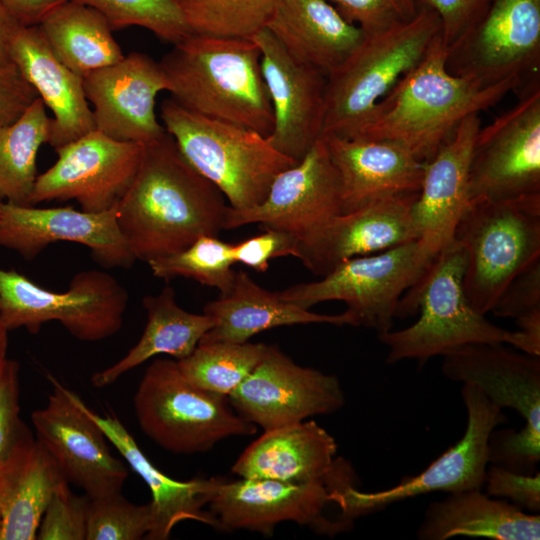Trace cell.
I'll list each match as a JSON object with an SVG mask.
<instances>
[{
  "mask_svg": "<svg viewBox=\"0 0 540 540\" xmlns=\"http://www.w3.org/2000/svg\"><path fill=\"white\" fill-rule=\"evenodd\" d=\"M142 303L147 322L140 339L118 362L94 373L93 386L111 385L124 373L157 355L166 354L175 360L186 358L215 324L205 313L194 314L181 308L170 286L157 295L145 296Z\"/></svg>",
  "mask_w": 540,
  "mask_h": 540,
  "instance_id": "obj_33",
  "label": "cell"
},
{
  "mask_svg": "<svg viewBox=\"0 0 540 540\" xmlns=\"http://www.w3.org/2000/svg\"><path fill=\"white\" fill-rule=\"evenodd\" d=\"M340 183L341 213L399 195L418 193L424 162L392 142L321 136Z\"/></svg>",
  "mask_w": 540,
  "mask_h": 540,
  "instance_id": "obj_24",
  "label": "cell"
},
{
  "mask_svg": "<svg viewBox=\"0 0 540 540\" xmlns=\"http://www.w3.org/2000/svg\"><path fill=\"white\" fill-rule=\"evenodd\" d=\"M417 195L388 197L335 215L298 242L295 257L323 277L345 260L418 240L413 218Z\"/></svg>",
  "mask_w": 540,
  "mask_h": 540,
  "instance_id": "obj_22",
  "label": "cell"
},
{
  "mask_svg": "<svg viewBox=\"0 0 540 540\" xmlns=\"http://www.w3.org/2000/svg\"><path fill=\"white\" fill-rule=\"evenodd\" d=\"M21 25L0 1V65L13 64L10 58V43Z\"/></svg>",
  "mask_w": 540,
  "mask_h": 540,
  "instance_id": "obj_51",
  "label": "cell"
},
{
  "mask_svg": "<svg viewBox=\"0 0 540 540\" xmlns=\"http://www.w3.org/2000/svg\"><path fill=\"white\" fill-rule=\"evenodd\" d=\"M453 239L467 251L466 297L485 315L512 279L540 258V194L470 201Z\"/></svg>",
  "mask_w": 540,
  "mask_h": 540,
  "instance_id": "obj_7",
  "label": "cell"
},
{
  "mask_svg": "<svg viewBox=\"0 0 540 540\" xmlns=\"http://www.w3.org/2000/svg\"><path fill=\"white\" fill-rule=\"evenodd\" d=\"M38 27L58 60L82 78L125 56L105 17L75 1L56 7Z\"/></svg>",
  "mask_w": 540,
  "mask_h": 540,
  "instance_id": "obj_34",
  "label": "cell"
},
{
  "mask_svg": "<svg viewBox=\"0 0 540 540\" xmlns=\"http://www.w3.org/2000/svg\"><path fill=\"white\" fill-rule=\"evenodd\" d=\"M228 401L244 419L269 430L333 413L344 406L345 395L335 375L298 365L276 345H267Z\"/></svg>",
  "mask_w": 540,
  "mask_h": 540,
  "instance_id": "obj_16",
  "label": "cell"
},
{
  "mask_svg": "<svg viewBox=\"0 0 540 540\" xmlns=\"http://www.w3.org/2000/svg\"><path fill=\"white\" fill-rule=\"evenodd\" d=\"M480 128L479 113L468 115L437 154L424 162L413 218L418 241L433 255L453 240L456 226L469 203L470 158Z\"/></svg>",
  "mask_w": 540,
  "mask_h": 540,
  "instance_id": "obj_23",
  "label": "cell"
},
{
  "mask_svg": "<svg viewBox=\"0 0 540 540\" xmlns=\"http://www.w3.org/2000/svg\"><path fill=\"white\" fill-rule=\"evenodd\" d=\"M340 213L339 177L320 137L299 162L276 176L260 204L243 210L227 206L223 229L259 223L300 242Z\"/></svg>",
  "mask_w": 540,
  "mask_h": 540,
  "instance_id": "obj_18",
  "label": "cell"
},
{
  "mask_svg": "<svg viewBox=\"0 0 540 540\" xmlns=\"http://www.w3.org/2000/svg\"><path fill=\"white\" fill-rule=\"evenodd\" d=\"M24 26H36L56 7L69 0H0Z\"/></svg>",
  "mask_w": 540,
  "mask_h": 540,
  "instance_id": "obj_50",
  "label": "cell"
},
{
  "mask_svg": "<svg viewBox=\"0 0 540 540\" xmlns=\"http://www.w3.org/2000/svg\"><path fill=\"white\" fill-rule=\"evenodd\" d=\"M203 313L212 317L215 324L200 342L243 343L262 331L296 324L352 326L346 311L337 315L311 312L282 300L278 293L262 288L244 271L236 272L230 291L208 302Z\"/></svg>",
  "mask_w": 540,
  "mask_h": 540,
  "instance_id": "obj_31",
  "label": "cell"
},
{
  "mask_svg": "<svg viewBox=\"0 0 540 540\" xmlns=\"http://www.w3.org/2000/svg\"><path fill=\"white\" fill-rule=\"evenodd\" d=\"M442 373L476 385L495 405L517 411L540 431V356L504 343H471L443 355Z\"/></svg>",
  "mask_w": 540,
  "mask_h": 540,
  "instance_id": "obj_25",
  "label": "cell"
},
{
  "mask_svg": "<svg viewBox=\"0 0 540 540\" xmlns=\"http://www.w3.org/2000/svg\"><path fill=\"white\" fill-rule=\"evenodd\" d=\"M436 255L418 240L343 261L319 281L300 283L279 297L304 309L343 301L352 326L380 333L392 329L401 297L424 275Z\"/></svg>",
  "mask_w": 540,
  "mask_h": 540,
  "instance_id": "obj_9",
  "label": "cell"
},
{
  "mask_svg": "<svg viewBox=\"0 0 540 540\" xmlns=\"http://www.w3.org/2000/svg\"><path fill=\"white\" fill-rule=\"evenodd\" d=\"M227 205L166 133L145 144L138 171L116 205L119 229L134 257L145 262L180 252L223 229Z\"/></svg>",
  "mask_w": 540,
  "mask_h": 540,
  "instance_id": "obj_1",
  "label": "cell"
},
{
  "mask_svg": "<svg viewBox=\"0 0 540 540\" xmlns=\"http://www.w3.org/2000/svg\"><path fill=\"white\" fill-rule=\"evenodd\" d=\"M355 480L351 464L343 458H336L323 479L306 483L220 478L208 510L222 530H249L269 536L276 525L294 522L331 536L343 529L325 516L326 509L331 505L339 509L342 491Z\"/></svg>",
  "mask_w": 540,
  "mask_h": 540,
  "instance_id": "obj_11",
  "label": "cell"
},
{
  "mask_svg": "<svg viewBox=\"0 0 540 540\" xmlns=\"http://www.w3.org/2000/svg\"><path fill=\"white\" fill-rule=\"evenodd\" d=\"M467 411V426L462 438L421 473L389 489L376 492L347 486L340 501L339 519L351 527L362 516L430 492L446 493L482 489L488 468L489 435L507 421L502 409L495 405L476 385L464 384L461 390Z\"/></svg>",
  "mask_w": 540,
  "mask_h": 540,
  "instance_id": "obj_12",
  "label": "cell"
},
{
  "mask_svg": "<svg viewBox=\"0 0 540 540\" xmlns=\"http://www.w3.org/2000/svg\"><path fill=\"white\" fill-rule=\"evenodd\" d=\"M441 35L425 57L375 106L351 139L392 142L428 162L454 135L461 121L498 103L522 83L510 78L492 86L451 74ZM348 139V138H347Z\"/></svg>",
  "mask_w": 540,
  "mask_h": 540,
  "instance_id": "obj_2",
  "label": "cell"
},
{
  "mask_svg": "<svg viewBox=\"0 0 540 540\" xmlns=\"http://www.w3.org/2000/svg\"><path fill=\"white\" fill-rule=\"evenodd\" d=\"M150 502L136 505L121 492L90 499L87 512L86 540H138L152 528Z\"/></svg>",
  "mask_w": 540,
  "mask_h": 540,
  "instance_id": "obj_40",
  "label": "cell"
},
{
  "mask_svg": "<svg viewBox=\"0 0 540 540\" xmlns=\"http://www.w3.org/2000/svg\"><path fill=\"white\" fill-rule=\"evenodd\" d=\"M72 1L96 9L105 17L112 31L139 26L172 44L192 33L174 0Z\"/></svg>",
  "mask_w": 540,
  "mask_h": 540,
  "instance_id": "obj_39",
  "label": "cell"
},
{
  "mask_svg": "<svg viewBox=\"0 0 540 540\" xmlns=\"http://www.w3.org/2000/svg\"><path fill=\"white\" fill-rule=\"evenodd\" d=\"M55 152L56 162L36 178L29 205L75 200L82 211L100 213L115 207L128 190L144 145L118 141L95 129Z\"/></svg>",
  "mask_w": 540,
  "mask_h": 540,
  "instance_id": "obj_14",
  "label": "cell"
},
{
  "mask_svg": "<svg viewBox=\"0 0 540 540\" xmlns=\"http://www.w3.org/2000/svg\"><path fill=\"white\" fill-rule=\"evenodd\" d=\"M83 86L95 127L105 135L145 145L166 133L157 120L155 100L168 83L160 63L149 55L130 52L83 77Z\"/></svg>",
  "mask_w": 540,
  "mask_h": 540,
  "instance_id": "obj_21",
  "label": "cell"
},
{
  "mask_svg": "<svg viewBox=\"0 0 540 540\" xmlns=\"http://www.w3.org/2000/svg\"><path fill=\"white\" fill-rule=\"evenodd\" d=\"M19 369L7 359L0 371V462L30 432L20 417Z\"/></svg>",
  "mask_w": 540,
  "mask_h": 540,
  "instance_id": "obj_44",
  "label": "cell"
},
{
  "mask_svg": "<svg viewBox=\"0 0 540 540\" xmlns=\"http://www.w3.org/2000/svg\"><path fill=\"white\" fill-rule=\"evenodd\" d=\"M127 304L126 289L105 271H80L69 289L58 293L0 268V320L8 331L37 334L44 323L58 321L81 341H99L121 329Z\"/></svg>",
  "mask_w": 540,
  "mask_h": 540,
  "instance_id": "obj_10",
  "label": "cell"
},
{
  "mask_svg": "<svg viewBox=\"0 0 540 540\" xmlns=\"http://www.w3.org/2000/svg\"><path fill=\"white\" fill-rule=\"evenodd\" d=\"M133 403L143 433L177 454L207 452L224 439L257 431L256 425L232 410L228 397L190 383L173 359L151 362Z\"/></svg>",
  "mask_w": 540,
  "mask_h": 540,
  "instance_id": "obj_8",
  "label": "cell"
},
{
  "mask_svg": "<svg viewBox=\"0 0 540 540\" xmlns=\"http://www.w3.org/2000/svg\"><path fill=\"white\" fill-rule=\"evenodd\" d=\"M10 58L53 113L48 144L54 149L96 129L83 78L54 55L38 25H21L10 43Z\"/></svg>",
  "mask_w": 540,
  "mask_h": 540,
  "instance_id": "obj_26",
  "label": "cell"
},
{
  "mask_svg": "<svg viewBox=\"0 0 540 540\" xmlns=\"http://www.w3.org/2000/svg\"><path fill=\"white\" fill-rule=\"evenodd\" d=\"M70 395L103 430L108 441L150 489L153 522L146 539H168L173 528L186 520L220 529L218 521L209 510L205 509L220 478H194L187 481L170 478L150 462L133 436L114 414L95 413L76 393L70 390Z\"/></svg>",
  "mask_w": 540,
  "mask_h": 540,
  "instance_id": "obj_27",
  "label": "cell"
},
{
  "mask_svg": "<svg viewBox=\"0 0 540 540\" xmlns=\"http://www.w3.org/2000/svg\"><path fill=\"white\" fill-rule=\"evenodd\" d=\"M65 476L41 442L29 432L0 462L1 540H34Z\"/></svg>",
  "mask_w": 540,
  "mask_h": 540,
  "instance_id": "obj_30",
  "label": "cell"
},
{
  "mask_svg": "<svg viewBox=\"0 0 540 540\" xmlns=\"http://www.w3.org/2000/svg\"><path fill=\"white\" fill-rule=\"evenodd\" d=\"M160 118L187 162L237 210L260 204L276 176L297 163L268 137L193 112L172 97L162 102Z\"/></svg>",
  "mask_w": 540,
  "mask_h": 540,
  "instance_id": "obj_5",
  "label": "cell"
},
{
  "mask_svg": "<svg viewBox=\"0 0 540 540\" xmlns=\"http://www.w3.org/2000/svg\"><path fill=\"white\" fill-rule=\"evenodd\" d=\"M484 485L486 493L491 497L509 499L516 506L532 513L540 511L539 472L525 475L490 465L486 471Z\"/></svg>",
  "mask_w": 540,
  "mask_h": 540,
  "instance_id": "obj_48",
  "label": "cell"
},
{
  "mask_svg": "<svg viewBox=\"0 0 540 540\" xmlns=\"http://www.w3.org/2000/svg\"><path fill=\"white\" fill-rule=\"evenodd\" d=\"M491 312L515 320L540 312V258L512 279Z\"/></svg>",
  "mask_w": 540,
  "mask_h": 540,
  "instance_id": "obj_46",
  "label": "cell"
},
{
  "mask_svg": "<svg viewBox=\"0 0 540 540\" xmlns=\"http://www.w3.org/2000/svg\"><path fill=\"white\" fill-rule=\"evenodd\" d=\"M440 35L438 15L418 4L412 20L366 36L352 56L327 76L322 135L354 138L376 104L420 63Z\"/></svg>",
  "mask_w": 540,
  "mask_h": 540,
  "instance_id": "obj_6",
  "label": "cell"
},
{
  "mask_svg": "<svg viewBox=\"0 0 540 540\" xmlns=\"http://www.w3.org/2000/svg\"><path fill=\"white\" fill-rule=\"evenodd\" d=\"M341 15L359 26L366 36L377 34L412 20L417 0H328Z\"/></svg>",
  "mask_w": 540,
  "mask_h": 540,
  "instance_id": "obj_43",
  "label": "cell"
},
{
  "mask_svg": "<svg viewBox=\"0 0 540 540\" xmlns=\"http://www.w3.org/2000/svg\"><path fill=\"white\" fill-rule=\"evenodd\" d=\"M540 0H491L481 20L447 50L446 68L481 86L538 70Z\"/></svg>",
  "mask_w": 540,
  "mask_h": 540,
  "instance_id": "obj_15",
  "label": "cell"
},
{
  "mask_svg": "<svg viewBox=\"0 0 540 540\" xmlns=\"http://www.w3.org/2000/svg\"><path fill=\"white\" fill-rule=\"evenodd\" d=\"M540 460V431L524 425L520 430H492L488 439V462L509 471L532 475Z\"/></svg>",
  "mask_w": 540,
  "mask_h": 540,
  "instance_id": "obj_42",
  "label": "cell"
},
{
  "mask_svg": "<svg viewBox=\"0 0 540 540\" xmlns=\"http://www.w3.org/2000/svg\"><path fill=\"white\" fill-rule=\"evenodd\" d=\"M47 405L31 415L36 438L65 476L90 499L121 492L128 470L115 458L103 430L73 400L70 390L52 376Z\"/></svg>",
  "mask_w": 540,
  "mask_h": 540,
  "instance_id": "obj_17",
  "label": "cell"
},
{
  "mask_svg": "<svg viewBox=\"0 0 540 540\" xmlns=\"http://www.w3.org/2000/svg\"><path fill=\"white\" fill-rule=\"evenodd\" d=\"M8 347V329L0 320V371L2 370L7 358Z\"/></svg>",
  "mask_w": 540,
  "mask_h": 540,
  "instance_id": "obj_52",
  "label": "cell"
},
{
  "mask_svg": "<svg viewBox=\"0 0 540 540\" xmlns=\"http://www.w3.org/2000/svg\"><path fill=\"white\" fill-rule=\"evenodd\" d=\"M540 194L539 76L522 89L517 103L480 128L473 144L469 202Z\"/></svg>",
  "mask_w": 540,
  "mask_h": 540,
  "instance_id": "obj_13",
  "label": "cell"
},
{
  "mask_svg": "<svg viewBox=\"0 0 540 540\" xmlns=\"http://www.w3.org/2000/svg\"><path fill=\"white\" fill-rule=\"evenodd\" d=\"M58 241L88 247L92 258L103 268H130L136 260L119 229L116 206L104 212L90 213L71 207L2 204L1 247L32 260L49 244Z\"/></svg>",
  "mask_w": 540,
  "mask_h": 540,
  "instance_id": "obj_20",
  "label": "cell"
},
{
  "mask_svg": "<svg viewBox=\"0 0 540 540\" xmlns=\"http://www.w3.org/2000/svg\"><path fill=\"white\" fill-rule=\"evenodd\" d=\"M491 0H417L432 9L441 22L443 45L448 50L481 20Z\"/></svg>",
  "mask_w": 540,
  "mask_h": 540,
  "instance_id": "obj_45",
  "label": "cell"
},
{
  "mask_svg": "<svg viewBox=\"0 0 540 540\" xmlns=\"http://www.w3.org/2000/svg\"><path fill=\"white\" fill-rule=\"evenodd\" d=\"M88 503V496H77L68 482L63 484L45 509L36 539L86 540Z\"/></svg>",
  "mask_w": 540,
  "mask_h": 540,
  "instance_id": "obj_41",
  "label": "cell"
},
{
  "mask_svg": "<svg viewBox=\"0 0 540 540\" xmlns=\"http://www.w3.org/2000/svg\"><path fill=\"white\" fill-rule=\"evenodd\" d=\"M234 263L233 244L205 235L184 250L151 260L148 265L157 278H190L225 295L235 279Z\"/></svg>",
  "mask_w": 540,
  "mask_h": 540,
  "instance_id": "obj_38",
  "label": "cell"
},
{
  "mask_svg": "<svg viewBox=\"0 0 540 540\" xmlns=\"http://www.w3.org/2000/svg\"><path fill=\"white\" fill-rule=\"evenodd\" d=\"M266 28L293 58L327 76L366 38L328 0H279Z\"/></svg>",
  "mask_w": 540,
  "mask_h": 540,
  "instance_id": "obj_28",
  "label": "cell"
},
{
  "mask_svg": "<svg viewBox=\"0 0 540 540\" xmlns=\"http://www.w3.org/2000/svg\"><path fill=\"white\" fill-rule=\"evenodd\" d=\"M337 453L333 436L314 420L264 430L232 466L240 478L306 483L323 479Z\"/></svg>",
  "mask_w": 540,
  "mask_h": 540,
  "instance_id": "obj_29",
  "label": "cell"
},
{
  "mask_svg": "<svg viewBox=\"0 0 540 540\" xmlns=\"http://www.w3.org/2000/svg\"><path fill=\"white\" fill-rule=\"evenodd\" d=\"M267 344L226 341L200 342L177 360L183 376L193 385L228 397L254 370Z\"/></svg>",
  "mask_w": 540,
  "mask_h": 540,
  "instance_id": "obj_36",
  "label": "cell"
},
{
  "mask_svg": "<svg viewBox=\"0 0 540 540\" xmlns=\"http://www.w3.org/2000/svg\"><path fill=\"white\" fill-rule=\"evenodd\" d=\"M192 33L251 39L279 0H174Z\"/></svg>",
  "mask_w": 540,
  "mask_h": 540,
  "instance_id": "obj_37",
  "label": "cell"
},
{
  "mask_svg": "<svg viewBox=\"0 0 540 540\" xmlns=\"http://www.w3.org/2000/svg\"><path fill=\"white\" fill-rule=\"evenodd\" d=\"M264 232L233 244L235 263H241L257 272H265L270 260L282 256L296 255L298 239L276 229H263Z\"/></svg>",
  "mask_w": 540,
  "mask_h": 540,
  "instance_id": "obj_47",
  "label": "cell"
},
{
  "mask_svg": "<svg viewBox=\"0 0 540 540\" xmlns=\"http://www.w3.org/2000/svg\"><path fill=\"white\" fill-rule=\"evenodd\" d=\"M1 534H2V521H1V516H0V540H1Z\"/></svg>",
  "mask_w": 540,
  "mask_h": 540,
  "instance_id": "obj_53",
  "label": "cell"
},
{
  "mask_svg": "<svg viewBox=\"0 0 540 540\" xmlns=\"http://www.w3.org/2000/svg\"><path fill=\"white\" fill-rule=\"evenodd\" d=\"M251 39L261 51L273 108L268 139L280 153L299 162L322 136L327 75L293 58L266 27Z\"/></svg>",
  "mask_w": 540,
  "mask_h": 540,
  "instance_id": "obj_19",
  "label": "cell"
},
{
  "mask_svg": "<svg viewBox=\"0 0 540 540\" xmlns=\"http://www.w3.org/2000/svg\"><path fill=\"white\" fill-rule=\"evenodd\" d=\"M2 204H3V202H2V200L0 199V213H1V209H2Z\"/></svg>",
  "mask_w": 540,
  "mask_h": 540,
  "instance_id": "obj_54",
  "label": "cell"
},
{
  "mask_svg": "<svg viewBox=\"0 0 540 540\" xmlns=\"http://www.w3.org/2000/svg\"><path fill=\"white\" fill-rule=\"evenodd\" d=\"M38 98L14 64L0 65V125L16 121Z\"/></svg>",
  "mask_w": 540,
  "mask_h": 540,
  "instance_id": "obj_49",
  "label": "cell"
},
{
  "mask_svg": "<svg viewBox=\"0 0 540 540\" xmlns=\"http://www.w3.org/2000/svg\"><path fill=\"white\" fill-rule=\"evenodd\" d=\"M466 265L467 251L453 239L401 297L396 317L411 315L417 309L420 316L407 328L378 334L389 350L387 363L416 359L423 364L471 343H507L518 348V331L491 323L470 305L463 286Z\"/></svg>",
  "mask_w": 540,
  "mask_h": 540,
  "instance_id": "obj_4",
  "label": "cell"
},
{
  "mask_svg": "<svg viewBox=\"0 0 540 540\" xmlns=\"http://www.w3.org/2000/svg\"><path fill=\"white\" fill-rule=\"evenodd\" d=\"M455 536L539 540L540 516L525 513L506 500L494 499L481 489L448 493L427 507L417 538L445 540Z\"/></svg>",
  "mask_w": 540,
  "mask_h": 540,
  "instance_id": "obj_32",
  "label": "cell"
},
{
  "mask_svg": "<svg viewBox=\"0 0 540 540\" xmlns=\"http://www.w3.org/2000/svg\"><path fill=\"white\" fill-rule=\"evenodd\" d=\"M172 98L203 116L268 137L273 108L261 68V51L247 38L191 33L159 61Z\"/></svg>",
  "mask_w": 540,
  "mask_h": 540,
  "instance_id": "obj_3",
  "label": "cell"
},
{
  "mask_svg": "<svg viewBox=\"0 0 540 540\" xmlns=\"http://www.w3.org/2000/svg\"><path fill=\"white\" fill-rule=\"evenodd\" d=\"M51 118L38 97L13 123L0 125V199L29 205L36 178V160L50 135Z\"/></svg>",
  "mask_w": 540,
  "mask_h": 540,
  "instance_id": "obj_35",
  "label": "cell"
}]
</instances>
